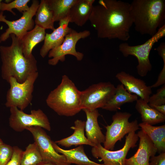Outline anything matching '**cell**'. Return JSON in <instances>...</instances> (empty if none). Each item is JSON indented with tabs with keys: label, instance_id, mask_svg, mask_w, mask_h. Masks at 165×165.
<instances>
[{
	"label": "cell",
	"instance_id": "27",
	"mask_svg": "<svg viewBox=\"0 0 165 165\" xmlns=\"http://www.w3.org/2000/svg\"><path fill=\"white\" fill-rule=\"evenodd\" d=\"M42 161L38 148L35 142L30 144L23 152L21 165H38Z\"/></svg>",
	"mask_w": 165,
	"mask_h": 165
},
{
	"label": "cell",
	"instance_id": "22",
	"mask_svg": "<svg viewBox=\"0 0 165 165\" xmlns=\"http://www.w3.org/2000/svg\"><path fill=\"white\" fill-rule=\"evenodd\" d=\"M138 99L137 95L129 93L123 84H119L116 87L114 95L102 108L110 111H117L121 109V107L124 104L133 102Z\"/></svg>",
	"mask_w": 165,
	"mask_h": 165
},
{
	"label": "cell",
	"instance_id": "20",
	"mask_svg": "<svg viewBox=\"0 0 165 165\" xmlns=\"http://www.w3.org/2000/svg\"><path fill=\"white\" fill-rule=\"evenodd\" d=\"M52 145L56 151L64 155L67 162L71 165L75 164L77 165H104V164L98 163L90 160L86 154L82 145L66 150L61 148L53 141Z\"/></svg>",
	"mask_w": 165,
	"mask_h": 165
},
{
	"label": "cell",
	"instance_id": "4",
	"mask_svg": "<svg viewBox=\"0 0 165 165\" xmlns=\"http://www.w3.org/2000/svg\"><path fill=\"white\" fill-rule=\"evenodd\" d=\"M80 93L74 83L64 75L61 83L49 94L46 102L58 115L72 116L82 110Z\"/></svg>",
	"mask_w": 165,
	"mask_h": 165
},
{
	"label": "cell",
	"instance_id": "36",
	"mask_svg": "<svg viewBox=\"0 0 165 165\" xmlns=\"http://www.w3.org/2000/svg\"><path fill=\"white\" fill-rule=\"evenodd\" d=\"M2 0H0V14L2 12L1 10V3L2 2Z\"/></svg>",
	"mask_w": 165,
	"mask_h": 165
},
{
	"label": "cell",
	"instance_id": "12",
	"mask_svg": "<svg viewBox=\"0 0 165 165\" xmlns=\"http://www.w3.org/2000/svg\"><path fill=\"white\" fill-rule=\"evenodd\" d=\"M138 138L135 132H130L126 136L125 144L121 149L115 151L109 150L99 144L92 147V155L96 158H100L104 165H124L129 150L136 146Z\"/></svg>",
	"mask_w": 165,
	"mask_h": 165
},
{
	"label": "cell",
	"instance_id": "13",
	"mask_svg": "<svg viewBox=\"0 0 165 165\" xmlns=\"http://www.w3.org/2000/svg\"><path fill=\"white\" fill-rule=\"evenodd\" d=\"M32 134L37 144L42 161L52 163L57 165H71L67 161L64 156L59 154L53 147L52 141L42 128L33 126L26 129Z\"/></svg>",
	"mask_w": 165,
	"mask_h": 165
},
{
	"label": "cell",
	"instance_id": "8",
	"mask_svg": "<svg viewBox=\"0 0 165 165\" xmlns=\"http://www.w3.org/2000/svg\"><path fill=\"white\" fill-rule=\"evenodd\" d=\"M116 87L110 82H101L93 84L81 91L80 101L82 110L93 111L102 108L115 93Z\"/></svg>",
	"mask_w": 165,
	"mask_h": 165
},
{
	"label": "cell",
	"instance_id": "2",
	"mask_svg": "<svg viewBox=\"0 0 165 165\" xmlns=\"http://www.w3.org/2000/svg\"><path fill=\"white\" fill-rule=\"evenodd\" d=\"M10 36L12 43L10 46H0L2 77L8 82L13 77L22 83L30 75L38 72L37 61L33 55L28 58L25 57L19 39L13 34Z\"/></svg>",
	"mask_w": 165,
	"mask_h": 165
},
{
	"label": "cell",
	"instance_id": "26",
	"mask_svg": "<svg viewBox=\"0 0 165 165\" xmlns=\"http://www.w3.org/2000/svg\"><path fill=\"white\" fill-rule=\"evenodd\" d=\"M77 0H47L52 11L54 22L59 21L68 16L71 8Z\"/></svg>",
	"mask_w": 165,
	"mask_h": 165
},
{
	"label": "cell",
	"instance_id": "3",
	"mask_svg": "<svg viewBox=\"0 0 165 165\" xmlns=\"http://www.w3.org/2000/svg\"><path fill=\"white\" fill-rule=\"evenodd\" d=\"M130 13L136 31L152 36L165 25L164 0H134Z\"/></svg>",
	"mask_w": 165,
	"mask_h": 165
},
{
	"label": "cell",
	"instance_id": "14",
	"mask_svg": "<svg viewBox=\"0 0 165 165\" xmlns=\"http://www.w3.org/2000/svg\"><path fill=\"white\" fill-rule=\"evenodd\" d=\"M137 134L139 138L138 150L133 156L126 159L124 165H149L150 158L157 152L154 144L142 130Z\"/></svg>",
	"mask_w": 165,
	"mask_h": 165
},
{
	"label": "cell",
	"instance_id": "32",
	"mask_svg": "<svg viewBox=\"0 0 165 165\" xmlns=\"http://www.w3.org/2000/svg\"><path fill=\"white\" fill-rule=\"evenodd\" d=\"M151 157L149 165H165V152Z\"/></svg>",
	"mask_w": 165,
	"mask_h": 165
},
{
	"label": "cell",
	"instance_id": "29",
	"mask_svg": "<svg viewBox=\"0 0 165 165\" xmlns=\"http://www.w3.org/2000/svg\"><path fill=\"white\" fill-rule=\"evenodd\" d=\"M149 105H160L165 104V84L157 90L156 93L150 96Z\"/></svg>",
	"mask_w": 165,
	"mask_h": 165
},
{
	"label": "cell",
	"instance_id": "24",
	"mask_svg": "<svg viewBox=\"0 0 165 165\" xmlns=\"http://www.w3.org/2000/svg\"><path fill=\"white\" fill-rule=\"evenodd\" d=\"M139 126L151 140L157 152L159 153L165 152V125L154 126L142 122Z\"/></svg>",
	"mask_w": 165,
	"mask_h": 165
},
{
	"label": "cell",
	"instance_id": "9",
	"mask_svg": "<svg viewBox=\"0 0 165 165\" xmlns=\"http://www.w3.org/2000/svg\"><path fill=\"white\" fill-rule=\"evenodd\" d=\"M9 123L10 127L17 132H21L28 127L37 126L50 131L51 127L46 114L41 109L31 110L30 114L24 113L16 107L10 108Z\"/></svg>",
	"mask_w": 165,
	"mask_h": 165
},
{
	"label": "cell",
	"instance_id": "21",
	"mask_svg": "<svg viewBox=\"0 0 165 165\" xmlns=\"http://www.w3.org/2000/svg\"><path fill=\"white\" fill-rule=\"evenodd\" d=\"M46 33L45 29L35 25L20 39L25 57L28 58L33 55L32 53L33 49L37 44L44 40Z\"/></svg>",
	"mask_w": 165,
	"mask_h": 165
},
{
	"label": "cell",
	"instance_id": "17",
	"mask_svg": "<svg viewBox=\"0 0 165 165\" xmlns=\"http://www.w3.org/2000/svg\"><path fill=\"white\" fill-rule=\"evenodd\" d=\"M82 110L84 111L86 116L85 130L87 139L94 146L104 143L105 137L98 123V118L100 114L98 110L90 111L83 109Z\"/></svg>",
	"mask_w": 165,
	"mask_h": 165
},
{
	"label": "cell",
	"instance_id": "34",
	"mask_svg": "<svg viewBox=\"0 0 165 165\" xmlns=\"http://www.w3.org/2000/svg\"><path fill=\"white\" fill-rule=\"evenodd\" d=\"M38 165H57L52 163L42 161Z\"/></svg>",
	"mask_w": 165,
	"mask_h": 165
},
{
	"label": "cell",
	"instance_id": "16",
	"mask_svg": "<svg viewBox=\"0 0 165 165\" xmlns=\"http://www.w3.org/2000/svg\"><path fill=\"white\" fill-rule=\"evenodd\" d=\"M70 22L68 16L59 21V26L51 33H46L44 44L40 50V54L44 58L51 50L60 45L66 35L72 28L68 27Z\"/></svg>",
	"mask_w": 165,
	"mask_h": 165
},
{
	"label": "cell",
	"instance_id": "25",
	"mask_svg": "<svg viewBox=\"0 0 165 165\" xmlns=\"http://www.w3.org/2000/svg\"><path fill=\"white\" fill-rule=\"evenodd\" d=\"M34 22L35 25L45 29L53 31L54 27L53 13L50 9L47 0H41L36 11Z\"/></svg>",
	"mask_w": 165,
	"mask_h": 165
},
{
	"label": "cell",
	"instance_id": "31",
	"mask_svg": "<svg viewBox=\"0 0 165 165\" xmlns=\"http://www.w3.org/2000/svg\"><path fill=\"white\" fill-rule=\"evenodd\" d=\"M12 156L6 165H21V160L23 151L17 146L13 147Z\"/></svg>",
	"mask_w": 165,
	"mask_h": 165
},
{
	"label": "cell",
	"instance_id": "1",
	"mask_svg": "<svg viewBox=\"0 0 165 165\" xmlns=\"http://www.w3.org/2000/svg\"><path fill=\"white\" fill-rule=\"evenodd\" d=\"M89 19L98 38L127 41L133 24L130 4L121 0H99Z\"/></svg>",
	"mask_w": 165,
	"mask_h": 165
},
{
	"label": "cell",
	"instance_id": "15",
	"mask_svg": "<svg viewBox=\"0 0 165 165\" xmlns=\"http://www.w3.org/2000/svg\"><path fill=\"white\" fill-rule=\"evenodd\" d=\"M116 77L128 92L134 94L148 103L150 95L152 93L151 86H147L143 80L125 72L118 73Z\"/></svg>",
	"mask_w": 165,
	"mask_h": 165
},
{
	"label": "cell",
	"instance_id": "35",
	"mask_svg": "<svg viewBox=\"0 0 165 165\" xmlns=\"http://www.w3.org/2000/svg\"><path fill=\"white\" fill-rule=\"evenodd\" d=\"M3 143L2 140L0 138V147Z\"/></svg>",
	"mask_w": 165,
	"mask_h": 165
},
{
	"label": "cell",
	"instance_id": "10",
	"mask_svg": "<svg viewBox=\"0 0 165 165\" xmlns=\"http://www.w3.org/2000/svg\"><path fill=\"white\" fill-rule=\"evenodd\" d=\"M90 34V32L88 30L78 32L72 29L65 36L62 43L49 52L48 57L51 58L48 60V64L54 66L57 65L59 61L63 62L65 60V56L67 55L73 56L78 61H81L84 55L82 53L76 51V44L79 40L85 38Z\"/></svg>",
	"mask_w": 165,
	"mask_h": 165
},
{
	"label": "cell",
	"instance_id": "28",
	"mask_svg": "<svg viewBox=\"0 0 165 165\" xmlns=\"http://www.w3.org/2000/svg\"><path fill=\"white\" fill-rule=\"evenodd\" d=\"M29 0H15L9 3H4L2 2L1 5V10L9 11L13 15L16 13L12 10L13 9H16L21 13L27 11L29 7L28 5Z\"/></svg>",
	"mask_w": 165,
	"mask_h": 165
},
{
	"label": "cell",
	"instance_id": "23",
	"mask_svg": "<svg viewBox=\"0 0 165 165\" xmlns=\"http://www.w3.org/2000/svg\"><path fill=\"white\" fill-rule=\"evenodd\" d=\"M136 101L135 108L141 115L142 123L153 125L165 121V115L151 108L146 102L141 98Z\"/></svg>",
	"mask_w": 165,
	"mask_h": 165
},
{
	"label": "cell",
	"instance_id": "30",
	"mask_svg": "<svg viewBox=\"0 0 165 165\" xmlns=\"http://www.w3.org/2000/svg\"><path fill=\"white\" fill-rule=\"evenodd\" d=\"M13 152V147L3 143L0 147V165H6L10 159Z\"/></svg>",
	"mask_w": 165,
	"mask_h": 165
},
{
	"label": "cell",
	"instance_id": "18",
	"mask_svg": "<svg viewBox=\"0 0 165 165\" xmlns=\"http://www.w3.org/2000/svg\"><path fill=\"white\" fill-rule=\"evenodd\" d=\"M94 0H77L71 8L68 16L70 22L79 26L84 25L89 20Z\"/></svg>",
	"mask_w": 165,
	"mask_h": 165
},
{
	"label": "cell",
	"instance_id": "7",
	"mask_svg": "<svg viewBox=\"0 0 165 165\" xmlns=\"http://www.w3.org/2000/svg\"><path fill=\"white\" fill-rule=\"evenodd\" d=\"M131 115L126 112H116L112 116L111 124L105 127L106 130L103 143L105 148L112 150L116 143L119 141H121L126 134L135 132L139 129L137 119L129 121Z\"/></svg>",
	"mask_w": 165,
	"mask_h": 165
},
{
	"label": "cell",
	"instance_id": "33",
	"mask_svg": "<svg viewBox=\"0 0 165 165\" xmlns=\"http://www.w3.org/2000/svg\"><path fill=\"white\" fill-rule=\"evenodd\" d=\"M149 105L159 112L165 115V104L160 105Z\"/></svg>",
	"mask_w": 165,
	"mask_h": 165
},
{
	"label": "cell",
	"instance_id": "11",
	"mask_svg": "<svg viewBox=\"0 0 165 165\" xmlns=\"http://www.w3.org/2000/svg\"><path fill=\"white\" fill-rule=\"evenodd\" d=\"M39 3L37 0H33L31 6L26 11L23 13L22 16L19 19L10 21L6 19L3 12L0 14V22L5 23L8 28L0 36V42L6 41L12 34H14L19 39L28 31L34 28V21L33 17L35 15Z\"/></svg>",
	"mask_w": 165,
	"mask_h": 165
},
{
	"label": "cell",
	"instance_id": "5",
	"mask_svg": "<svg viewBox=\"0 0 165 165\" xmlns=\"http://www.w3.org/2000/svg\"><path fill=\"white\" fill-rule=\"evenodd\" d=\"M165 36V25L159 28L155 35L144 43L132 46L127 43H122L119 46V50L125 57L132 55L137 58L138 62L137 66L138 73L139 75L144 77L152 69L149 55L152 47Z\"/></svg>",
	"mask_w": 165,
	"mask_h": 165
},
{
	"label": "cell",
	"instance_id": "6",
	"mask_svg": "<svg viewBox=\"0 0 165 165\" xmlns=\"http://www.w3.org/2000/svg\"><path fill=\"white\" fill-rule=\"evenodd\" d=\"M38 75V72H36L22 83L18 82L13 77H10L8 82L10 87L6 94V107H16L22 111L25 109L32 101L34 84Z\"/></svg>",
	"mask_w": 165,
	"mask_h": 165
},
{
	"label": "cell",
	"instance_id": "19",
	"mask_svg": "<svg viewBox=\"0 0 165 165\" xmlns=\"http://www.w3.org/2000/svg\"><path fill=\"white\" fill-rule=\"evenodd\" d=\"M85 121L79 119L76 120L74 122V126L70 127L74 130L73 133L70 136L54 142L57 145L66 148H69L72 145L77 146L83 145L94 147V145L85 135Z\"/></svg>",
	"mask_w": 165,
	"mask_h": 165
}]
</instances>
